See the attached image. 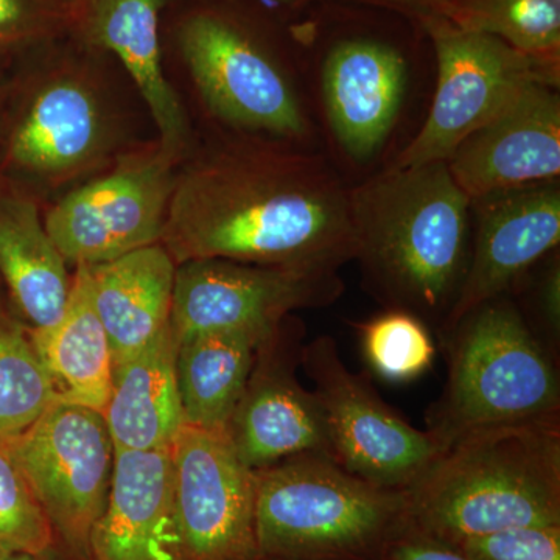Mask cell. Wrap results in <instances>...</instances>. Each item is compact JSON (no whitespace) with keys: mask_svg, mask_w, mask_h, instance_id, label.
Wrapping results in <instances>:
<instances>
[{"mask_svg":"<svg viewBox=\"0 0 560 560\" xmlns=\"http://www.w3.org/2000/svg\"><path fill=\"white\" fill-rule=\"evenodd\" d=\"M161 245L176 265L223 259L338 272L357 256L349 189L316 156L270 147L215 151L176 175Z\"/></svg>","mask_w":560,"mask_h":560,"instance_id":"6da1fadb","label":"cell"},{"mask_svg":"<svg viewBox=\"0 0 560 560\" xmlns=\"http://www.w3.org/2000/svg\"><path fill=\"white\" fill-rule=\"evenodd\" d=\"M355 260L388 311L440 335L469 265L470 200L447 162L396 168L349 189Z\"/></svg>","mask_w":560,"mask_h":560,"instance_id":"7a4b0ae2","label":"cell"},{"mask_svg":"<svg viewBox=\"0 0 560 560\" xmlns=\"http://www.w3.org/2000/svg\"><path fill=\"white\" fill-rule=\"evenodd\" d=\"M95 55L72 35L21 61L5 86L0 183L39 201L124 153L119 113Z\"/></svg>","mask_w":560,"mask_h":560,"instance_id":"3957f363","label":"cell"},{"mask_svg":"<svg viewBox=\"0 0 560 560\" xmlns=\"http://www.w3.org/2000/svg\"><path fill=\"white\" fill-rule=\"evenodd\" d=\"M407 523L448 547L560 525V419L492 427L453 442L407 490Z\"/></svg>","mask_w":560,"mask_h":560,"instance_id":"277c9868","label":"cell"},{"mask_svg":"<svg viewBox=\"0 0 560 560\" xmlns=\"http://www.w3.org/2000/svg\"><path fill=\"white\" fill-rule=\"evenodd\" d=\"M440 338L448 375L425 431L441 452L475 431L560 419L559 357L508 294L478 305Z\"/></svg>","mask_w":560,"mask_h":560,"instance_id":"5b68a950","label":"cell"},{"mask_svg":"<svg viewBox=\"0 0 560 560\" xmlns=\"http://www.w3.org/2000/svg\"><path fill=\"white\" fill-rule=\"evenodd\" d=\"M256 475L257 555L279 560H383L407 526V492L350 474L324 453Z\"/></svg>","mask_w":560,"mask_h":560,"instance_id":"8992f818","label":"cell"},{"mask_svg":"<svg viewBox=\"0 0 560 560\" xmlns=\"http://www.w3.org/2000/svg\"><path fill=\"white\" fill-rule=\"evenodd\" d=\"M172 38L217 119L272 138H307L311 124L290 73L241 18L217 7H187L173 21Z\"/></svg>","mask_w":560,"mask_h":560,"instance_id":"52a82bcc","label":"cell"},{"mask_svg":"<svg viewBox=\"0 0 560 560\" xmlns=\"http://www.w3.org/2000/svg\"><path fill=\"white\" fill-rule=\"evenodd\" d=\"M178 161L160 142L125 150L55 202L44 224L66 261L101 265L161 243Z\"/></svg>","mask_w":560,"mask_h":560,"instance_id":"ba28073f","label":"cell"},{"mask_svg":"<svg viewBox=\"0 0 560 560\" xmlns=\"http://www.w3.org/2000/svg\"><path fill=\"white\" fill-rule=\"evenodd\" d=\"M438 84L422 128L390 167L447 162L464 139L488 124L530 83L559 86V69L522 54L495 36L463 31L431 13Z\"/></svg>","mask_w":560,"mask_h":560,"instance_id":"9c48e42d","label":"cell"},{"mask_svg":"<svg viewBox=\"0 0 560 560\" xmlns=\"http://www.w3.org/2000/svg\"><path fill=\"white\" fill-rule=\"evenodd\" d=\"M301 368L318 400L331 459L381 488L411 489L440 456L425 430L416 429L346 366L329 335L302 348Z\"/></svg>","mask_w":560,"mask_h":560,"instance_id":"30bf717a","label":"cell"},{"mask_svg":"<svg viewBox=\"0 0 560 560\" xmlns=\"http://www.w3.org/2000/svg\"><path fill=\"white\" fill-rule=\"evenodd\" d=\"M13 444L57 539L80 560H90L92 530L105 511L114 466L102 412L54 404Z\"/></svg>","mask_w":560,"mask_h":560,"instance_id":"8fae6325","label":"cell"},{"mask_svg":"<svg viewBox=\"0 0 560 560\" xmlns=\"http://www.w3.org/2000/svg\"><path fill=\"white\" fill-rule=\"evenodd\" d=\"M338 272H304L223 259L176 265L173 340L210 331L270 335L291 312L324 307L342 293Z\"/></svg>","mask_w":560,"mask_h":560,"instance_id":"7c38bea8","label":"cell"},{"mask_svg":"<svg viewBox=\"0 0 560 560\" xmlns=\"http://www.w3.org/2000/svg\"><path fill=\"white\" fill-rule=\"evenodd\" d=\"M171 455L178 560L256 558V475L226 431L186 425Z\"/></svg>","mask_w":560,"mask_h":560,"instance_id":"4fadbf2b","label":"cell"},{"mask_svg":"<svg viewBox=\"0 0 560 560\" xmlns=\"http://www.w3.org/2000/svg\"><path fill=\"white\" fill-rule=\"evenodd\" d=\"M287 318L257 348L245 390L226 427L232 448L250 470L302 453L330 456L318 400L298 381L304 330L298 324L287 327Z\"/></svg>","mask_w":560,"mask_h":560,"instance_id":"5bb4252c","label":"cell"},{"mask_svg":"<svg viewBox=\"0 0 560 560\" xmlns=\"http://www.w3.org/2000/svg\"><path fill=\"white\" fill-rule=\"evenodd\" d=\"M475 232L458 300L444 329L490 300L510 294L530 268L558 249L559 180L497 191L470 201Z\"/></svg>","mask_w":560,"mask_h":560,"instance_id":"9a60e30c","label":"cell"},{"mask_svg":"<svg viewBox=\"0 0 560 560\" xmlns=\"http://www.w3.org/2000/svg\"><path fill=\"white\" fill-rule=\"evenodd\" d=\"M555 88L530 83L453 151L448 171L470 201L559 179L560 101Z\"/></svg>","mask_w":560,"mask_h":560,"instance_id":"2e32d148","label":"cell"},{"mask_svg":"<svg viewBox=\"0 0 560 560\" xmlns=\"http://www.w3.org/2000/svg\"><path fill=\"white\" fill-rule=\"evenodd\" d=\"M323 101L338 145L368 162L388 140L408 90L407 61L399 50L374 39H346L323 66Z\"/></svg>","mask_w":560,"mask_h":560,"instance_id":"e0dca14e","label":"cell"},{"mask_svg":"<svg viewBox=\"0 0 560 560\" xmlns=\"http://www.w3.org/2000/svg\"><path fill=\"white\" fill-rule=\"evenodd\" d=\"M168 2L88 0L73 36L120 62L153 117L158 142L179 162L189 151L190 127L162 58L161 22Z\"/></svg>","mask_w":560,"mask_h":560,"instance_id":"ac0fdd59","label":"cell"},{"mask_svg":"<svg viewBox=\"0 0 560 560\" xmlns=\"http://www.w3.org/2000/svg\"><path fill=\"white\" fill-rule=\"evenodd\" d=\"M90 560H178L171 447L114 452Z\"/></svg>","mask_w":560,"mask_h":560,"instance_id":"d6986e66","label":"cell"},{"mask_svg":"<svg viewBox=\"0 0 560 560\" xmlns=\"http://www.w3.org/2000/svg\"><path fill=\"white\" fill-rule=\"evenodd\" d=\"M51 241L39 201L0 183V283L31 329H46L61 319L72 276Z\"/></svg>","mask_w":560,"mask_h":560,"instance_id":"ffe728a7","label":"cell"},{"mask_svg":"<svg viewBox=\"0 0 560 560\" xmlns=\"http://www.w3.org/2000/svg\"><path fill=\"white\" fill-rule=\"evenodd\" d=\"M102 415L114 452L172 447L186 418L171 324L136 355L114 366L113 388Z\"/></svg>","mask_w":560,"mask_h":560,"instance_id":"44dd1931","label":"cell"},{"mask_svg":"<svg viewBox=\"0 0 560 560\" xmlns=\"http://www.w3.org/2000/svg\"><path fill=\"white\" fill-rule=\"evenodd\" d=\"M90 272L95 308L117 366L171 324L176 264L156 243L119 259L92 265Z\"/></svg>","mask_w":560,"mask_h":560,"instance_id":"7402d4cb","label":"cell"},{"mask_svg":"<svg viewBox=\"0 0 560 560\" xmlns=\"http://www.w3.org/2000/svg\"><path fill=\"white\" fill-rule=\"evenodd\" d=\"M31 337L49 375L55 404L103 412L113 388L114 359L108 334L95 308L88 265H79L72 276L61 319L46 329H31Z\"/></svg>","mask_w":560,"mask_h":560,"instance_id":"603a6c76","label":"cell"},{"mask_svg":"<svg viewBox=\"0 0 560 560\" xmlns=\"http://www.w3.org/2000/svg\"><path fill=\"white\" fill-rule=\"evenodd\" d=\"M270 335L210 331L175 342L176 381L186 425L226 431L248 382L257 348Z\"/></svg>","mask_w":560,"mask_h":560,"instance_id":"cb8c5ba5","label":"cell"},{"mask_svg":"<svg viewBox=\"0 0 560 560\" xmlns=\"http://www.w3.org/2000/svg\"><path fill=\"white\" fill-rule=\"evenodd\" d=\"M433 13L559 69L560 0H440Z\"/></svg>","mask_w":560,"mask_h":560,"instance_id":"d4e9b609","label":"cell"},{"mask_svg":"<svg viewBox=\"0 0 560 560\" xmlns=\"http://www.w3.org/2000/svg\"><path fill=\"white\" fill-rule=\"evenodd\" d=\"M55 404L31 329L0 301V438L16 436Z\"/></svg>","mask_w":560,"mask_h":560,"instance_id":"484cf974","label":"cell"},{"mask_svg":"<svg viewBox=\"0 0 560 560\" xmlns=\"http://www.w3.org/2000/svg\"><path fill=\"white\" fill-rule=\"evenodd\" d=\"M355 327L364 359L383 381L412 382L433 364V337L427 324L411 313L386 311Z\"/></svg>","mask_w":560,"mask_h":560,"instance_id":"4316f807","label":"cell"},{"mask_svg":"<svg viewBox=\"0 0 560 560\" xmlns=\"http://www.w3.org/2000/svg\"><path fill=\"white\" fill-rule=\"evenodd\" d=\"M13 438H0V552H40L57 534L22 470Z\"/></svg>","mask_w":560,"mask_h":560,"instance_id":"83f0119b","label":"cell"},{"mask_svg":"<svg viewBox=\"0 0 560 560\" xmlns=\"http://www.w3.org/2000/svg\"><path fill=\"white\" fill-rule=\"evenodd\" d=\"M77 24L79 14L55 0H0V66L69 38Z\"/></svg>","mask_w":560,"mask_h":560,"instance_id":"f1b7e54d","label":"cell"},{"mask_svg":"<svg viewBox=\"0 0 560 560\" xmlns=\"http://www.w3.org/2000/svg\"><path fill=\"white\" fill-rule=\"evenodd\" d=\"M452 548L469 560H560V525L500 530Z\"/></svg>","mask_w":560,"mask_h":560,"instance_id":"f546056e","label":"cell"},{"mask_svg":"<svg viewBox=\"0 0 560 560\" xmlns=\"http://www.w3.org/2000/svg\"><path fill=\"white\" fill-rule=\"evenodd\" d=\"M534 318L530 329L548 349L559 357L560 342V264L558 257L544 270L534 293Z\"/></svg>","mask_w":560,"mask_h":560,"instance_id":"4dcf8cb0","label":"cell"},{"mask_svg":"<svg viewBox=\"0 0 560 560\" xmlns=\"http://www.w3.org/2000/svg\"><path fill=\"white\" fill-rule=\"evenodd\" d=\"M383 560H469L460 552L453 550L448 545L442 544L419 533V530L405 526L385 552Z\"/></svg>","mask_w":560,"mask_h":560,"instance_id":"1f68e13d","label":"cell"},{"mask_svg":"<svg viewBox=\"0 0 560 560\" xmlns=\"http://www.w3.org/2000/svg\"><path fill=\"white\" fill-rule=\"evenodd\" d=\"M0 560H80L66 548L54 544L47 550L40 552H0Z\"/></svg>","mask_w":560,"mask_h":560,"instance_id":"d6a6232c","label":"cell"},{"mask_svg":"<svg viewBox=\"0 0 560 560\" xmlns=\"http://www.w3.org/2000/svg\"><path fill=\"white\" fill-rule=\"evenodd\" d=\"M55 2L61 3V5L75 11V13L79 14L80 21L81 13H83L84 5H86L88 0H55Z\"/></svg>","mask_w":560,"mask_h":560,"instance_id":"836d02e7","label":"cell"},{"mask_svg":"<svg viewBox=\"0 0 560 560\" xmlns=\"http://www.w3.org/2000/svg\"><path fill=\"white\" fill-rule=\"evenodd\" d=\"M3 103H5V86L0 84V124H2Z\"/></svg>","mask_w":560,"mask_h":560,"instance_id":"e575fe53","label":"cell"},{"mask_svg":"<svg viewBox=\"0 0 560 560\" xmlns=\"http://www.w3.org/2000/svg\"><path fill=\"white\" fill-rule=\"evenodd\" d=\"M272 2L280 3V5H293L298 0H272Z\"/></svg>","mask_w":560,"mask_h":560,"instance_id":"d590c367","label":"cell"},{"mask_svg":"<svg viewBox=\"0 0 560 560\" xmlns=\"http://www.w3.org/2000/svg\"><path fill=\"white\" fill-rule=\"evenodd\" d=\"M249 560H279V559L264 558V556L257 555L256 558H253Z\"/></svg>","mask_w":560,"mask_h":560,"instance_id":"8d00e7d4","label":"cell"},{"mask_svg":"<svg viewBox=\"0 0 560 560\" xmlns=\"http://www.w3.org/2000/svg\"><path fill=\"white\" fill-rule=\"evenodd\" d=\"M431 2H433V5H436V3L440 2V0H431Z\"/></svg>","mask_w":560,"mask_h":560,"instance_id":"74e56055","label":"cell"},{"mask_svg":"<svg viewBox=\"0 0 560 560\" xmlns=\"http://www.w3.org/2000/svg\"><path fill=\"white\" fill-rule=\"evenodd\" d=\"M0 285H2V283H0ZM0 301H2V293H0Z\"/></svg>","mask_w":560,"mask_h":560,"instance_id":"f35d334b","label":"cell"}]
</instances>
